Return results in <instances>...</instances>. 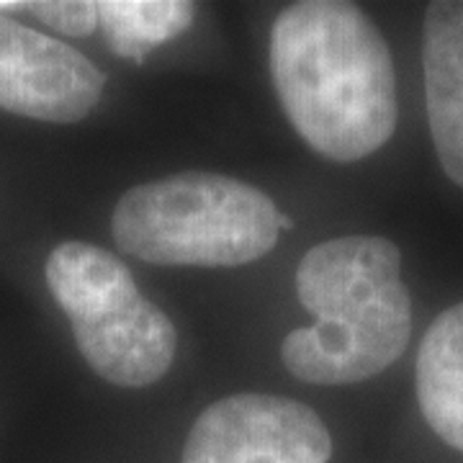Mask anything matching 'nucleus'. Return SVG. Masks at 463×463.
Wrapping results in <instances>:
<instances>
[{
  "label": "nucleus",
  "instance_id": "39448f33",
  "mask_svg": "<svg viewBox=\"0 0 463 463\" xmlns=\"http://www.w3.org/2000/svg\"><path fill=\"white\" fill-rule=\"evenodd\" d=\"M322 417L297 399L234 394L209 404L185 438L181 463H327Z\"/></svg>",
  "mask_w": 463,
  "mask_h": 463
},
{
  "label": "nucleus",
  "instance_id": "6e6552de",
  "mask_svg": "<svg viewBox=\"0 0 463 463\" xmlns=\"http://www.w3.org/2000/svg\"><path fill=\"white\" fill-rule=\"evenodd\" d=\"M417 402L432 432L463 453V301L446 309L422 337Z\"/></svg>",
  "mask_w": 463,
  "mask_h": 463
},
{
  "label": "nucleus",
  "instance_id": "7ed1b4c3",
  "mask_svg": "<svg viewBox=\"0 0 463 463\" xmlns=\"http://www.w3.org/2000/svg\"><path fill=\"white\" fill-rule=\"evenodd\" d=\"M279 214L260 188L191 170L129 188L111 232L121 252L145 263L237 268L276 248Z\"/></svg>",
  "mask_w": 463,
  "mask_h": 463
},
{
  "label": "nucleus",
  "instance_id": "9b49d317",
  "mask_svg": "<svg viewBox=\"0 0 463 463\" xmlns=\"http://www.w3.org/2000/svg\"><path fill=\"white\" fill-rule=\"evenodd\" d=\"M14 11H26V3H11V0H0V16H8Z\"/></svg>",
  "mask_w": 463,
  "mask_h": 463
},
{
  "label": "nucleus",
  "instance_id": "0eeeda50",
  "mask_svg": "<svg viewBox=\"0 0 463 463\" xmlns=\"http://www.w3.org/2000/svg\"><path fill=\"white\" fill-rule=\"evenodd\" d=\"M425 106L446 175L463 188V0H435L422 32Z\"/></svg>",
  "mask_w": 463,
  "mask_h": 463
},
{
  "label": "nucleus",
  "instance_id": "20e7f679",
  "mask_svg": "<svg viewBox=\"0 0 463 463\" xmlns=\"http://www.w3.org/2000/svg\"><path fill=\"white\" fill-rule=\"evenodd\" d=\"M47 286L72 325L75 345L100 379L142 389L175 361L178 335L170 317L134 283L114 252L70 240L47 258Z\"/></svg>",
  "mask_w": 463,
  "mask_h": 463
},
{
  "label": "nucleus",
  "instance_id": "1a4fd4ad",
  "mask_svg": "<svg viewBox=\"0 0 463 463\" xmlns=\"http://www.w3.org/2000/svg\"><path fill=\"white\" fill-rule=\"evenodd\" d=\"M96 11L109 44L137 65L149 50L185 32L196 16V5L185 0H100Z\"/></svg>",
  "mask_w": 463,
  "mask_h": 463
},
{
  "label": "nucleus",
  "instance_id": "9d476101",
  "mask_svg": "<svg viewBox=\"0 0 463 463\" xmlns=\"http://www.w3.org/2000/svg\"><path fill=\"white\" fill-rule=\"evenodd\" d=\"M26 14H32L50 29L67 36H85L99 24L96 3L88 0H36V3H26Z\"/></svg>",
  "mask_w": 463,
  "mask_h": 463
},
{
  "label": "nucleus",
  "instance_id": "f8f14e48",
  "mask_svg": "<svg viewBox=\"0 0 463 463\" xmlns=\"http://www.w3.org/2000/svg\"><path fill=\"white\" fill-rule=\"evenodd\" d=\"M294 227V219L288 214H279V230H291Z\"/></svg>",
  "mask_w": 463,
  "mask_h": 463
},
{
  "label": "nucleus",
  "instance_id": "423d86ee",
  "mask_svg": "<svg viewBox=\"0 0 463 463\" xmlns=\"http://www.w3.org/2000/svg\"><path fill=\"white\" fill-rule=\"evenodd\" d=\"M106 75L83 52L0 16V109L75 124L96 109Z\"/></svg>",
  "mask_w": 463,
  "mask_h": 463
},
{
  "label": "nucleus",
  "instance_id": "f257e3e1",
  "mask_svg": "<svg viewBox=\"0 0 463 463\" xmlns=\"http://www.w3.org/2000/svg\"><path fill=\"white\" fill-rule=\"evenodd\" d=\"M270 78L298 137L332 163H355L397 129V75L386 39L353 3L304 0L270 32Z\"/></svg>",
  "mask_w": 463,
  "mask_h": 463
},
{
  "label": "nucleus",
  "instance_id": "f03ea898",
  "mask_svg": "<svg viewBox=\"0 0 463 463\" xmlns=\"http://www.w3.org/2000/svg\"><path fill=\"white\" fill-rule=\"evenodd\" d=\"M301 307L312 327L288 332L281 361L307 383H358L402 358L412 335V298L402 252L376 234L319 242L297 268Z\"/></svg>",
  "mask_w": 463,
  "mask_h": 463
}]
</instances>
